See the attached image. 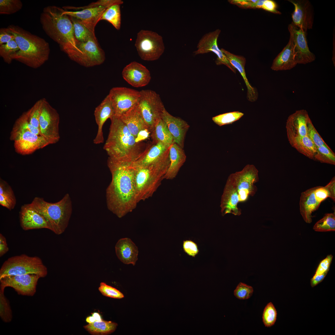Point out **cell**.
I'll return each instance as SVG.
<instances>
[{
  "instance_id": "60d3db41",
  "label": "cell",
  "mask_w": 335,
  "mask_h": 335,
  "mask_svg": "<svg viewBox=\"0 0 335 335\" xmlns=\"http://www.w3.org/2000/svg\"><path fill=\"white\" fill-rule=\"evenodd\" d=\"M43 101V98H41L34 104L33 105L26 111L29 121L34 127L39 129V119L41 113Z\"/></svg>"
},
{
  "instance_id": "4dcf8cb0",
  "label": "cell",
  "mask_w": 335,
  "mask_h": 335,
  "mask_svg": "<svg viewBox=\"0 0 335 335\" xmlns=\"http://www.w3.org/2000/svg\"><path fill=\"white\" fill-rule=\"evenodd\" d=\"M315 187L302 192L299 201L300 213L306 222L310 223L312 221V214L319 208L314 194Z\"/></svg>"
},
{
  "instance_id": "52a82bcc",
  "label": "cell",
  "mask_w": 335,
  "mask_h": 335,
  "mask_svg": "<svg viewBox=\"0 0 335 335\" xmlns=\"http://www.w3.org/2000/svg\"><path fill=\"white\" fill-rule=\"evenodd\" d=\"M30 204L44 218L50 227V230L57 235L65 231L72 211V201L68 194L54 203L48 202L42 198L35 197Z\"/></svg>"
},
{
  "instance_id": "db71d44e",
  "label": "cell",
  "mask_w": 335,
  "mask_h": 335,
  "mask_svg": "<svg viewBox=\"0 0 335 335\" xmlns=\"http://www.w3.org/2000/svg\"><path fill=\"white\" fill-rule=\"evenodd\" d=\"M333 258V256L331 254L327 255L326 257L323 260L319 263L314 275H321L326 271L329 270Z\"/></svg>"
},
{
  "instance_id": "d6a6232c",
  "label": "cell",
  "mask_w": 335,
  "mask_h": 335,
  "mask_svg": "<svg viewBox=\"0 0 335 335\" xmlns=\"http://www.w3.org/2000/svg\"><path fill=\"white\" fill-rule=\"evenodd\" d=\"M151 133L153 143L161 142L169 145L174 143L172 136L162 118L158 121Z\"/></svg>"
},
{
  "instance_id": "e0dca14e",
  "label": "cell",
  "mask_w": 335,
  "mask_h": 335,
  "mask_svg": "<svg viewBox=\"0 0 335 335\" xmlns=\"http://www.w3.org/2000/svg\"><path fill=\"white\" fill-rule=\"evenodd\" d=\"M77 46L82 54L77 63L89 67L99 65L105 61L104 51L100 47L96 37H92L83 42H77Z\"/></svg>"
},
{
  "instance_id": "680465c9",
  "label": "cell",
  "mask_w": 335,
  "mask_h": 335,
  "mask_svg": "<svg viewBox=\"0 0 335 335\" xmlns=\"http://www.w3.org/2000/svg\"><path fill=\"white\" fill-rule=\"evenodd\" d=\"M0 194L15 196L11 186L7 181L1 178L0 179Z\"/></svg>"
},
{
  "instance_id": "e575fe53",
  "label": "cell",
  "mask_w": 335,
  "mask_h": 335,
  "mask_svg": "<svg viewBox=\"0 0 335 335\" xmlns=\"http://www.w3.org/2000/svg\"><path fill=\"white\" fill-rule=\"evenodd\" d=\"M120 4H113L107 8L102 14L100 20H104L111 23L117 30L121 25Z\"/></svg>"
},
{
  "instance_id": "7c38bea8",
  "label": "cell",
  "mask_w": 335,
  "mask_h": 335,
  "mask_svg": "<svg viewBox=\"0 0 335 335\" xmlns=\"http://www.w3.org/2000/svg\"><path fill=\"white\" fill-rule=\"evenodd\" d=\"M10 139L14 141L16 152L23 155L31 154L49 145L42 136L26 130L11 131Z\"/></svg>"
},
{
  "instance_id": "f5cc1de1",
  "label": "cell",
  "mask_w": 335,
  "mask_h": 335,
  "mask_svg": "<svg viewBox=\"0 0 335 335\" xmlns=\"http://www.w3.org/2000/svg\"><path fill=\"white\" fill-rule=\"evenodd\" d=\"M16 204L15 196L0 194V204L9 210L13 209Z\"/></svg>"
},
{
  "instance_id": "cb8c5ba5",
  "label": "cell",
  "mask_w": 335,
  "mask_h": 335,
  "mask_svg": "<svg viewBox=\"0 0 335 335\" xmlns=\"http://www.w3.org/2000/svg\"><path fill=\"white\" fill-rule=\"evenodd\" d=\"M108 7L100 6L92 7L77 11L64 10L67 15L78 20L91 32L95 34V27L100 21L101 17Z\"/></svg>"
},
{
  "instance_id": "91938a15",
  "label": "cell",
  "mask_w": 335,
  "mask_h": 335,
  "mask_svg": "<svg viewBox=\"0 0 335 335\" xmlns=\"http://www.w3.org/2000/svg\"><path fill=\"white\" fill-rule=\"evenodd\" d=\"M327 190L329 197L335 202V177H333L330 181L325 186Z\"/></svg>"
},
{
  "instance_id": "7dc6e473",
  "label": "cell",
  "mask_w": 335,
  "mask_h": 335,
  "mask_svg": "<svg viewBox=\"0 0 335 335\" xmlns=\"http://www.w3.org/2000/svg\"><path fill=\"white\" fill-rule=\"evenodd\" d=\"M307 135L317 147L328 145L317 131L310 118L307 124Z\"/></svg>"
},
{
  "instance_id": "f35d334b",
  "label": "cell",
  "mask_w": 335,
  "mask_h": 335,
  "mask_svg": "<svg viewBox=\"0 0 335 335\" xmlns=\"http://www.w3.org/2000/svg\"><path fill=\"white\" fill-rule=\"evenodd\" d=\"M313 229L318 232L335 231V213L325 214L322 218L315 223Z\"/></svg>"
},
{
  "instance_id": "74e56055",
  "label": "cell",
  "mask_w": 335,
  "mask_h": 335,
  "mask_svg": "<svg viewBox=\"0 0 335 335\" xmlns=\"http://www.w3.org/2000/svg\"><path fill=\"white\" fill-rule=\"evenodd\" d=\"M19 50L15 39L0 45V56L6 63L10 64Z\"/></svg>"
},
{
  "instance_id": "e7e4bbea",
  "label": "cell",
  "mask_w": 335,
  "mask_h": 335,
  "mask_svg": "<svg viewBox=\"0 0 335 335\" xmlns=\"http://www.w3.org/2000/svg\"><path fill=\"white\" fill-rule=\"evenodd\" d=\"M86 321L88 324H90L95 321L96 320L94 317L92 316L87 317L86 318Z\"/></svg>"
},
{
  "instance_id": "ac0fdd59",
  "label": "cell",
  "mask_w": 335,
  "mask_h": 335,
  "mask_svg": "<svg viewBox=\"0 0 335 335\" xmlns=\"http://www.w3.org/2000/svg\"><path fill=\"white\" fill-rule=\"evenodd\" d=\"M294 6L292 14L293 23L295 26L306 32L312 29L314 19L313 9L308 0H289Z\"/></svg>"
},
{
  "instance_id": "ffe728a7",
  "label": "cell",
  "mask_w": 335,
  "mask_h": 335,
  "mask_svg": "<svg viewBox=\"0 0 335 335\" xmlns=\"http://www.w3.org/2000/svg\"><path fill=\"white\" fill-rule=\"evenodd\" d=\"M171 145L161 142L152 143L151 145L146 147L141 155L131 164L141 166L165 160L169 158V151Z\"/></svg>"
},
{
  "instance_id": "8fae6325",
  "label": "cell",
  "mask_w": 335,
  "mask_h": 335,
  "mask_svg": "<svg viewBox=\"0 0 335 335\" xmlns=\"http://www.w3.org/2000/svg\"><path fill=\"white\" fill-rule=\"evenodd\" d=\"M60 117L56 110L45 98L39 119V130L42 136L49 145L59 141Z\"/></svg>"
},
{
  "instance_id": "bcb514c9",
  "label": "cell",
  "mask_w": 335,
  "mask_h": 335,
  "mask_svg": "<svg viewBox=\"0 0 335 335\" xmlns=\"http://www.w3.org/2000/svg\"><path fill=\"white\" fill-rule=\"evenodd\" d=\"M123 3V1L121 0H99L92 2L86 6L79 7L68 6L63 7L62 8L65 10L69 9L79 11L87 8L100 6L109 7L114 4H118L121 5Z\"/></svg>"
},
{
  "instance_id": "f907efd6",
  "label": "cell",
  "mask_w": 335,
  "mask_h": 335,
  "mask_svg": "<svg viewBox=\"0 0 335 335\" xmlns=\"http://www.w3.org/2000/svg\"><path fill=\"white\" fill-rule=\"evenodd\" d=\"M264 0H230V4L244 9H261Z\"/></svg>"
},
{
  "instance_id": "1f68e13d",
  "label": "cell",
  "mask_w": 335,
  "mask_h": 335,
  "mask_svg": "<svg viewBox=\"0 0 335 335\" xmlns=\"http://www.w3.org/2000/svg\"><path fill=\"white\" fill-rule=\"evenodd\" d=\"M287 137L292 147L300 153L313 159L317 147L307 135L303 137Z\"/></svg>"
},
{
  "instance_id": "ba28073f",
  "label": "cell",
  "mask_w": 335,
  "mask_h": 335,
  "mask_svg": "<svg viewBox=\"0 0 335 335\" xmlns=\"http://www.w3.org/2000/svg\"><path fill=\"white\" fill-rule=\"evenodd\" d=\"M47 272V267L40 257L22 254L11 257L4 261L0 269V278L27 274H35L44 278Z\"/></svg>"
},
{
  "instance_id": "b9f144b4",
  "label": "cell",
  "mask_w": 335,
  "mask_h": 335,
  "mask_svg": "<svg viewBox=\"0 0 335 335\" xmlns=\"http://www.w3.org/2000/svg\"><path fill=\"white\" fill-rule=\"evenodd\" d=\"M244 115L243 113L239 111H234L225 113L216 116L212 118V120L220 126L232 124L239 120Z\"/></svg>"
},
{
  "instance_id": "8d00e7d4",
  "label": "cell",
  "mask_w": 335,
  "mask_h": 335,
  "mask_svg": "<svg viewBox=\"0 0 335 335\" xmlns=\"http://www.w3.org/2000/svg\"><path fill=\"white\" fill-rule=\"evenodd\" d=\"M313 159L320 163L335 164V154L327 145L317 147Z\"/></svg>"
},
{
  "instance_id": "11a10c76",
  "label": "cell",
  "mask_w": 335,
  "mask_h": 335,
  "mask_svg": "<svg viewBox=\"0 0 335 335\" xmlns=\"http://www.w3.org/2000/svg\"><path fill=\"white\" fill-rule=\"evenodd\" d=\"M314 194L317 202L319 206L322 202L329 197L328 193L324 186L315 187Z\"/></svg>"
},
{
  "instance_id": "9f6ffc18",
  "label": "cell",
  "mask_w": 335,
  "mask_h": 335,
  "mask_svg": "<svg viewBox=\"0 0 335 335\" xmlns=\"http://www.w3.org/2000/svg\"><path fill=\"white\" fill-rule=\"evenodd\" d=\"M15 39L14 35L8 28L0 29V45Z\"/></svg>"
},
{
  "instance_id": "4fadbf2b",
  "label": "cell",
  "mask_w": 335,
  "mask_h": 335,
  "mask_svg": "<svg viewBox=\"0 0 335 335\" xmlns=\"http://www.w3.org/2000/svg\"><path fill=\"white\" fill-rule=\"evenodd\" d=\"M114 116L120 117L137 103L140 91L124 87L111 88L108 94Z\"/></svg>"
},
{
  "instance_id": "9a60e30c",
  "label": "cell",
  "mask_w": 335,
  "mask_h": 335,
  "mask_svg": "<svg viewBox=\"0 0 335 335\" xmlns=\"http://www.w3.org/2000/svg\"><path fill=\"white\" fill-rule=\"evenodd\" d=\"M288 29L290 34L289 40L292 44L297 64H305L314 61L315 56L308 47L306 32L292 23L288 25Z\"/></svg>"
},
{
  "instance_id": "6125c7cd",
  "label": "cell",
  "mask_w": 335,
  "mask_h": 335,
  "mask_svg": "<svg viewBox=\"0 0 335 335\" xmlns=\"http://www.w3.org/2000/svg\"><path fill=\"white\" fill-rule=\"evenodd\" d=\"M328 270H327L323 274L317 275H314L310 280V285L312 287H314L320 283L324 279L326 275Z\"/></svg>"
},
{
  "instance_id": "44dd1931",
  "label": "cell",
  "mask_w": 335,
  "mask_h": 335,
  "mask_svg": "<svg viewBox=\"0 0 335 335\" xmlns=\"http://www.w3.org/2000/svg\"><path fill=\"white\" fill-rule=\"evenodd\" d=\"M161 118L172 136L174 143L184 149L185 138L190 127L189 124L181 118L172 116L166 109Z\"/></svg>"
},
{
  "instance_id": "ee69618b",
  "label": "cell",
  "mask_w": 335,
  "mask_h": 335,
  "mask_svg": "<svg viewBox=\"0 0 335 335\" xmlns=\"http://www.w3.org/2000/svg\"><path fill=\"white\" fill-rule=\"evenodd\" d=\"M20 130H28L38 135L42 136L39 130L34 127L30 124L28 120L26 112H24L16 120L11 131Z\"/></svg>"
},
{
  "instance_id": "c3c4849f",
  "label": "cell",
  "mask_w": 335,
  "mask_h": 335,
  "mask_svg": "<svg viewBox=\"0 0 335 335\" xmlns=\"http://www.w3.org/2000/svg\"><path fill=\"white\" fill-rule=\"evenodd\" d=\"M253 292V289L252 286L240 282L234 290V293L238 299L245 300L249 298L252 296Z\"/></svg>"
},
{
  "instance_id": "277c9868",
  "label": "cell",
  "mask_w": 335,
  "mask_h": 335,
  "mask_svg": "<svg viewBox=\"0 0 335 335\" xmlns=\"http://www.w3.org/2000/svg\"><path fill=\"white\" fill-rule=\"evenodd\" d=\"M109 132L103 149L109 158L131 164L145 151L143 143L138 142L120 118L114 116L111 119Z\"/></svg>"
},
{
  "instance_id": "681fc988",
  "label": "cell",
  "mask_w": 335,
  "mask_h": 335,
  "mask_svg": "<svg viewBox=\"0 0 335 335\" xmlns=\"http://www.w3.org/2000/svg\"><path fill=\"white\" fill-rule=\"evenodd\" d=\"M98 290L104 296L110 298L120 299L124 297V295L119 290L104 282H101Z\"/></svg>"
},
{
  "instance_id": "7402d4cb",
  "label": "cell",
  "mask_w": 335,
  "mask_h": 335,
  "mask_svg": "<svg viewBox=\"0 0 335 335\" xmlns=\"http://www.w3.org/2000/svg\"><path fill=\"white\" fill-rule=\"evenodd\" d=\"M21 227L25 230L46 228L50 227L44 218L29 204L22 205L19 212Z\"/></svg>"
},
{
  "instance_id": "5bb4252c",
  "label": "cell",
  "mask_w": 335,
  "mask_h": 335,
  "mask_svg": "<svg viewBox=\"0 0 335 335\" xmlns=\"http://www.w3.org/2000/svg\"><path fill=\"white\" fill-rule=\"evenodd\" d=\"M41 278L35 274L7 276L0 278V286L13 288L18 294L32 297L36 292L37 286Z\"/></svg>"
},
{
  "instance_id": "f1b7e54d",
  "label": "cell",
  "mask_w": 335,
  "mask_h": 335,
  "mask_svg": "<svg viewBox=\"0 0 335 335\" xmlns=\"http://www.w3.org/2000/svg\"><path fill=\"white\" fill-rule=\"evenodd\" d=\"M119 118L126 125L136 139L140 132L143 130H148L140 112L137 103Z\"/></svg>"
},
{
  "instance_id": "6f0895ef",
  "label": "cell",
  "mask_w": 335,
  "mask_h": 335,
  "mask_svg": "<svg viewBox=\"0 0 335 335\" xmlns=\"http://www.w3.org/2000/svg\"><path fill=\"white\" fill-rule=\"evenodd\" d=\"M278 5L276 2L272 0H264L261 9L267 11L277 14L281 12L277 10Z\"/></svg>"
},
{
  "instance_id": "4316f807",
  "label": "cell",
  "mask_w": 335,
  "mask_h": 335,
  "mask_svg": "<svg viewBox=\"0 0 335 335\" xmlns=\"http://www.w3.org/2000/svg\"><path fill=\"white\" fill-rule=\"evenodd\" d=\"M231 64L238 70L242 76L247 88V98L251 102L257 100L258 93L256 89L250 84L246 77L245 70L246 63L245 58L243 56L230 53L224 48L221 49Z\"/></svg>"
},
{
  "instance_id": "ab89813d",
  "label": "cell",
  "mask_w": 335,
  "mask_h": 335,
  "mask_svg": "<svg viewBox=\"0 0 335 335\" xmlns=\"http://www.w3.org/2000/svg\"><path fill=\"white\" fill-rule=\"evenodd\" d=\"M5 288L0 286V317L3 322H10L12 319V313L8 300L4 294Z\"/></svg>"
},
{
  "instance_id": "6da1fadb",
  "label": "cell",
  "mask_w": 335,
  "mask_h": 335,
  "mask_svg": "<svg viewBox=\"0 0 335 335\" xmlns=\"http://www.w3.org/2000/svg\"><path fill=\"white\" fill-rule=\"evenodd\" d=\"M111 181L106 190L107 208L121 218L132 212L138 203L134 182V170L129 164L108 158Z\"/></svg>"
},
{
  "instance_id": "3957f363",
  "label": "cell",
  "mask_w": 335,
  "mask_h": 335,
  "mask_svg": "<svg viewBox=\"0 0 335 335\" xmlns=\"http://www.w3.org/2000/svg\"><path fill=\"white\" fill-rule=\"evenodd\" d=\"M258 171L253 165L248 164L241 171L228 176L221 198L220 207L222 216L228 213L239 216V203L246 201L257 191L255 183L258 181Z\"/></svg>"
},
{
  "instance_id": "836d02e7",
  "label": "cell",
  "mask_w": 335,
  "mask_h": 335,
  "mask_svg": "<svg viewBox=\"0 0 335 335\" xmlns=\"http://www.w3.org/2000/svg\"><path fill=\"white\" fill-rule=\"evenodd\" d=\"M118 324L111 321H95L84 326V328L93 335H107L114 332Z\"/></svg>"
},
{
  "instance_id": "816d5d0a",
  "label": "cell",
  "mask_w": 335,
  "mask_h": 335,
  "mask_svg": "<svg viewBox=\"0 0 335 335\" xmlns=\"http://www.w3.org/2000/svg\"><path fill=\"white\" fill-rule=\"evenodd\" d=\"M183 248L186 254L193 257H195L199 252L197 245L191 240H184L183 243Z\"/></svg>"
},
{
  "instance_id": "9c48e42d",
  "label": "cell",
  "mask_w": 335,
  "mask_h": 335,
  "mask_svg": "<svg viewBox=\"0 0 335 335\" xmlns=\"http://www.w3.org/2000/svg\"><path fill=\"white\" fill-rule=\"evenodd\" d=\"M137 105L140 112L150 132L165 109L159 95L150 90L140 91Z\"/></svg>"
},
{
  "instance_id": "8992f818",
  "label": "cell",
  "mask_w": 335,
  "mask_h": 335,
  "mask_svg": "<svg viewBox=\"0 0 335 335\" xmlns=\"http://www.w3.org/2000/svg\"><path fill=\"white\" fill-rule=\"evenodd\" d=\"M170 164L169 158L144 166L132 165L134 182L138 202L151 197L161 184Z\"/></svg>"
},
{
  "instance_id": "f6af8a7d",
  "label": "cell",
  "mask_w": 335,
  "mask_h": 335,
  "mask_svg": "<svg viewBox=\"0 0 335 335\" xmlns=\"http://www.w3.org/2000/svg\"><path fill=\"white\" fill-rule=\"evenodd\" d=\"M277 312L273 304L270 302L265 306L262 315V320L266 327H269L274 325L276 321Z\"/></svg>"
},
{
  "instance_id": "484cf974",
  "label": "cell",
  "mask_w": 335,
  "mask_h": 335,
  "mask_svg": "<svg viewBox=\"0 0 335 335\" xmlns=\"http://www.w3.org/2000/svg\"><path fill=\"white\" fill-rule=\"evenodd\" d=\"M115 250L118 259L123 263L135 265L138 260V248L130 239H119L115 245Z\"/></svg>"
},
{
  "instance_id": "d4e9b609",
  "label": "cell",
  "mask_w": 335,
  "mask_h": 335,
  "mask_svg": "<svg viewBox=\"0 0 335 335\" xmlns=\"http://www.w3.org/2000/svg\"><path fill=\"white\" fill-rule=\"evenodd\" d=\"M94 115L98 128L93 142L95 144H100L103 143L104 141L102 131L104 124L108 118L110 119L114 116L113 108L108 95L95 108Z\"/></svg>"
},
{
  "instance_id": "94428289",
  "label": "cell",
  "mask_w": 335,
  "mask_h": 335,
  "mask_svg": "<svg viewBox=\"0 0 335 335\" xmlns=\"http://www.w3.org/2000/svg\"><path fill=\"white\" fill-rule=\"evenodd\" d=\"M9 250V248L7 243L5 237L2 234H0V257H1L6 254Z\"/></svg>"
},
{
  "instance_id": "7a4b0ae2",
  "label": "cell",
  "mask_w": 335,
  "mask_h": 335,
  "mask_svg": "<svg viewBox=\"0 0 335 335\" xmlns=\"http://www.w3.org/2000/svg\"><path fill=\"white\" fill-rule=\"evenodd\" d=\"M40 20L47 35L59 44L71 60L77 63L82 53L77 46L72 22L64 10L55 6H46Z\"/></svg>"
},
{
  "instance_id": "f546056e",
  "label": "cell",
  "mask_w": 335,
  "mask_h": 335,
  "mask_svg": "<svg viewBox=\"0 0 335 335\" xmlns=\"http://www.w3.org/2000/svg\"><path fill=\"white\" fill-rule=\"evenodd\" d=\"M297 64L290 40L273 60L271 69L274 71L290 70Z\"/></svg>"
},
{
  "instance_id": "603a6c76",
  "label": "cell",
  "mask_w": 335,
  "mask_h": 335,
  "mask_svg": "<svg viewBox=\"0 0 335 335\" xmlns=\"http://www.w3.org/2000/svg\"><path fill=\"white\" fill-rule=\"evenodd\" d=\"M310 118L305 109L296 111L288 117L286 125L287 137H303L307 135V124Z\"/></svg>"
},
{
  "instance_id": "d6986e66",
  "label": "cell",
  "mask_w": 335,
  "mask_h": 335,
  "mask_svg": "<svg viewBox=\"0 0 335 335\" xmlns=\"http://www.w3.org/2000/svg\"><path fill=\"white\" fill-rule=\"evenodd\" d=\"M122 74L123 79L128 83L136 87L146 86L151 79L149 70L141 64L135 61L126 66Z\"/></svg>"
},
{
  "instance_id": "be15d7a7",
  "label": "cell",
  "mask_w": 335,
  "mask_h": 335,
  "mask_svg": "<svg viewBox=\"0 0 335 335\" xmlns=\"http://www.w3.org/2000/svg\"><path fill=\"white\" fill-rule=\"evenodd\" d=\"M92 316L95 318L96 321H100L102 320L100 314L97 312H94L92 313Z\"/></svg>"
},
{
  "instance_id": "5b68a950",
  "label": "cell",
  "mask_w": 335,
  "mask_h": 335,
  "mask_svg": "<svg viewBox=\"0 0 335 335\" xmlns=\"http://www.w3.org/2000/svg\"><path fill=\"white\" fill-rule=\"evenodd\" d=\"M7 28L14 35L19 48L13 60L36 69L48 60L50 51L49 45L44 38L17 25H11Z\"/></svg>"
},
{
  "instance_id": "30bf717a",
  "label": "cell",
  "mask_w": 335,
  "mask_h": 335,
  "mask_svg": "<svg viewBox=\"0 0 335 335\" xmlns=\"http://www.w3.org/2000/svg\"><path fill=\"white\" fill-rule=\"evenodd\" d=\"M135 45L140 57L145 61L158 60L165 50L162 37L150 30L140 31L137 34Z\"/></svg>"
},
{
  "instance_id": "7bdbcfd3",
  "label": "cell",
  "mask_w": 335,
  "mask_h": 335,
  "mask_svg": "<svg viewBox=\"0 0 335 335\" xmlns=\"http://www.w3.org/2000/svg\"><path fill=\"white\" fill-rule=\"evenodd\" d=\"M23 3L20 0H0V14L10 15L21 9Z\"/></svg>"
},
{
  "instance_id": "2e32d148",
  "label": "cell",
  "mask_w": 335,
  "mask_h": 335,
  "mask_svg": "<svg viewBox=\"0 0 335 335\" xmlns=\"http://www.w3.org/2000/svg\"><path fill=\"white\" fill-rule=\"evenodd\" d=\"M221 32L219 29L205 34L199 40L197 49L194 52L195 55L214 53L217 56L215 62L217 65H224L235 73L237 70L231 64L217 45V39Z\"/></svg>"
},
{
  "instance_id": "d590c367",
  "label": "cell",
  "mask_w": 335,
  "mask_h": 335,
  "mask_svg": "<svg viewBox=\"0 0 335 335\" xmlns=\"http://www.w3.org/2000/svg\"><path fill=\"white\" fill-rule=\"evenodd\" d=\"M69 16L73 24L77 42H85L92 37H96L95 34L91 32L78 20L74 17Z\"/></svg>"
},
{
  "instance_id": "83f0119b",
  "label": "cell",
  "mask_w": 335,
  "mask_h": 335,
  "mask_svg": "<svg viewBox=\"0 0 335 335\" xmlns=\"http://www.w3.org/2000/svg\"><path fill=\"white\" fill-rule=\"evenodd\" d=\"M169 156L170 164L164 179L172 180L176 177L185 162L186 156L183 149L175 143L170 146Z\"/></svg>"
}]
</instances>
